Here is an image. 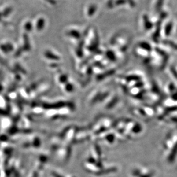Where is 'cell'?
<instances>
[{
  "label": "cell",
  "mask_w": 177,
  "mask_h": 177,
  "mask_svg": "<svg viewBox=\"0 0 177 177\" xmlns=\"http://www.w3.org/2000/svg\"><path fill=\"white\" fill-rule=\"evenodd\" d=\"M83 166L87 172L96 177L109 176L119 171L116 164L108 161L105 158L101 146L96 141L91 146L83 162Z\"/></svg>",
  "instance_id": "cell-1"
},
{
  "label": "cell",
  "mask_w": 177,
  "mask_h": 177,
  "mask_svg": "<svg viewBox=\"0 0 177 177\" xmlns=\"http://www.w3.org/2000/svg\"><path fill=\"white\" fill-rule=\"evenodd\" d=\"M113 130L119 141L132 140L143 133L145 128L140 122L131 118L115 120Z\"/></svg>",
  "instance_id": "cell-2"
},
{
  "label": "cell",
  "mask_w": 177,
  "mask_h": 177,
  "mask_svg": "<svg viewBox=\"0 0 177 177\" xmlns=\"http://www.w3.org/2000/svg\"><path fill=\"white\" fill-rule=\"evenodd\" d=\"M162 153L168 164H174L177 160V133L172 132L165 136L162 143Z\"/></svg>",
  "instance_id": "cell-3"
},
{
  "label": "cell",
  "mask_w": 177,
  "mask_h": 177,
  "mask_svg": "<svg viewBox=\"0 0 177 177\" xmlns=\"http://www.w3.org/2000/svg\"><path fill=\"white\" fill-rule=\"evenodd\" d=\"M114 122V119L109 116H100L96 118L90 126L92 139L95 141L101 134L112 129Z\"/></svg>",
  "instance_id": "cell-4"
},
{
  "label": "cell",
  "mask_w": 177,
  "mask_h": 177,
  "mask_svg": "<svg viewBox=\"0 0 177 177\" xmlns=\"http://www.w3.org/2000/svg\"><path fill=\"white\" fill-rule=\"evenodd\" d=\"M130 177H156L157 173L153 168L143 164H135L130 168Z\"/></svg>",
  "instance_id": "cell-5"
},
{
  "label": "cell",
  "mask_w": 177,
  "mask_h": 177,
  "mask_svg": "<svg viewBox=\"0 0 177 177\" xmlns=\"http://www.w3.org/2000/svg\"><path fill=\"white\" fill-rule=\"evenodd\" d=\"M132 114L136 118H139L142 120H150L155 116V111L149 107H141L132 109Z\"/></svg>",
  "instance_id": "cell-6"
},
{
  "label": "cell",
  "mask_w": 177,
  "mask_h": 177,
  "mask_svg": "<svg viewBox=\"0 0 177 177\" xmlns=\"http://www.w3.org/2000/svg\"><path fill=\"white\" fill-rule=\"evenodd\" d=\"M95 141L96 142L100 141V142L103 143L105 145L112 146L115 145L119 140L116 133L115 132L112 128L110 130L101 134L96 138Z\"/></svg>",
  "instance_id": "cell-7"
},
{
  "label": "cell",
  "mask_w": 177,
  "mask_h": 177,
  "mask_svg": "<svg viewBox=\"0 0 177 177\" xmlns=\"http://www.w3.org/2000/svg\"><path fill=\"white\" fill-rule=\"evenodd\" d=\"M164 125L177 129V112H174L168 115L160 122Z\"/></svg>",
  "instance_id": "cell-8"
}]
</instances>
